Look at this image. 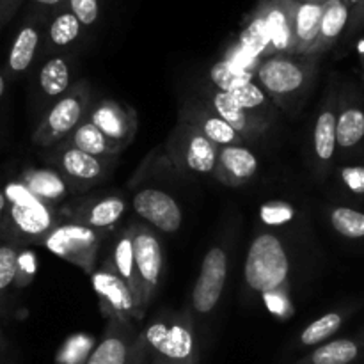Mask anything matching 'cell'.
<instances>
[{
	"instance_id": "cell-1",
	"label": "cell",
	"mask_w": 364,
	"mask_h": 364,
	"mask_svg": "<svg viewBox=\"0 0 364 364\" xmlns=\"http://www.w3.org/2000/svg\"><path fill=\"white\" fill-rule=\"evenodd\" d=\"M139 364H198V343L188 313H162L141 333Z\"/></svg>"
},
{
	"instance_id": "cell-2",
	"label": "cell",
	"mask_w": 364,
	"mask_h": 364,
	"mask_svg": "<svg viewBox=\"0 0 364 364\" xmlns=\"http://www.w3.org/2000/svg\"><path fill=\"white\" fill-rule=\"evenodd\" d=\"M290 259L283 242L272 233H263L252 240L245 258V283L259 294L281 290L288 279Z\"/></svg>"
},
{
	"instance_id": "cell-3",
	"label": "cell",
	"mask_w": 364,
	"mask_h": 364,
	"mask_svg": "<svg viewBox=\"0 0 364 364\" xmlns=\"http://www.w3.org/2000/svg\"><path fill=\"white\" fill-rule=\"evenodd\" d=\"M259 84L274 100L294 98L302 92L311 77V68L295 55H269L256 66Z\"/></svg>"
},
{
	"instance_id": "cell-4",
	"label": "cell",
	"mask_w": 364,
	"mask_h": 364,
	"mask_svg": "<svg viewBox=\"0 0 364 364\" xmlns=\"http://www.w3.org/2000/svg\"><path fill=\"white\" fill-rule=\"evenodd\" d=\"M45 245L59 258L75 263L85 272H92L100 245V235L98 231L85 224L70 223L53 228L46 237Z\"/></svg>"
},
{
	"instance_id": "cell-5",
	"label": "cell",
	"mask_w": 364,
	"mask_h": 364,
	"mask_svg": "<svg viewBox=\"0 0 364 364\" xmlns=\"http://www.w3.org/2000/svg\"><path fill=\"white\" fill-rule=\"evenodd\" d=\"M173 156L174 162L196 174L215 173L217 159H219V146L205 137L199 128L183 117L176 134L173 137Z\"/></svg>"
},
{
	"instance_id": "cell-6",
	"label": "cell",
	"mask_w": 364,
	"mask_h": 364,
	"mask_svg": "<svg viewBox=\"0 0 364 364\" xmlns=\"http://www.w3.org/2000/svg\"><path fill=\"white\" fill-rule=\"evenodd\" d=\"M92 288L98 295L100 308L103 315L110 320H121V322H130V320H142L139 315L137 304L128 284L119 277V274L114 270L110 262L107 259L100 269L91 272Z\"/></svg>"
},
{
	"instance_id": "cell-7",
	"label": "cell",
	"mask_w": 364,
	"mask_h": 364,
	"mask_svg": "<svg viewBox=\"0 0 364 364\" xmlns=\"http://www.w3.org/2000/svg\"><path fill=\"white\" fill-rule=\"evenodd\" d=\"M89 110V91L85 82H78L66 96L59 100L46 116L45 124L39 132L43 144H52L59 139L73 134Z\"/></svg>"
},
{
	"instance_id": "cell-8",
	"label": "cell",
	"mask_w": 364,
	"mask_h": 364,
	"mask_svg": "<svg viewBox=\"0 0 364 364\" xmlns=\"http://www.w3.org/2000/svg\"><path fill=\"white\" fill-rule=\"evenodd\" d=\"M228 277V255L223 247H212L205 255L201 272L192 290V309L208 315L219 304Z\"/></svg>"
},
{
	"instance_id": "cell-9",
	"label": "cell",
	"mask_w": 364,
	"mask_h": 364,
	"mask_svg": "<svg viewBox=\"0 0 364 364\" xmlns=\"http://www.w3.org/2000/svg\"><path fill=\"white\" fill-rule=\"evenodd\" d=\"M141 334L134 331L130 322L110 320L98 345L92 348L85 364H139Z\"/></svg>"
},
{
	"instance_id": "cell-10",
	"label": "cell",
	"mask_w": 364,
	"mask_h": 364,
	"mask_svg": "<svg viewBox=\"0 0 364 364\" xmlns=\"http://www.w3.org/2000/svg\"><path fill=\"white\" fill-rule=\"evenodd\" d=\"M6 198L11 201V217L14 224L25 235L39 237L53 230V215L50 210L25 185H7Z\"/></svg>"
},
{
	"instance_id": "cell-11",
	"label": "cell",
	"mask_w": 364,
	"mask_h": 364,
	"mask_svg": "<svg viewBox=\"0 0 364 364\" xmlns=\"http://www.w3.org/2000/svg\"><path fill=\"white\" fill-rule=\"evenodd\" d=\"M299 2L262 0L256 9L262 13L272 43V55H295V11Z\"/></svg>"
},
{
	"instance_id": "cell-12",
	"label": "cell",
	"mask_w": 364,
	"mask_h": 364,
	"mask_svg": "<svg viewBox=\"0 0 364 364\" xmlns=\"http://www.w3.org/2000/svg\"><path fill=\"white\" fill-rule=\"evenodd\" d=\"M87 116V119L121 149L130 144L137 130L134 110L114 100H102L98 105L89 110Z\"/></svg>"
},
{
	"instance_id": "cell-13",
	"label": "cell",
	"mask_w": 364,
	"mask_h": 364,
	"mask_svg": "<svg viewBox=\"0 0 364 364\" xmlns=\"http://www.w3.org/2000/svg\"><path fill=\"white\" fill-rule=\"evenodd\" d=\"M134 210L137 215L148 220L151 226L156 230L164 231V233H174L180 230L181 220V210L174 198L167 192L159 191V188H144L139 191L134 196Z\"/></svg>"
},
{
	"instance_id": "cell-14",
	"label": "cell",
	"mask_w": 364,
	"mask_h": 364,
	"mask_svg": "<svg viewBox=\"0 0 364 364\" xmlns=\"http://www.w3.org/2000/svg\"><path fill=\"white\" fill-rule=\"evenodd\" d=\"M134 256L139 277L144 291L146 306L153 299L162 274V247L155 235L142 226L134 224Z\"/></svg>"
},
{
	"instance_id": "cell-15",
	"label": "cell",
	"mask_w": 364,
	"mask_h": 364,
	"mask_svg": "<svg viewBox=\"0 0 364 364\" xmlns=\"http://www.w3.org/2000/svg\"><path fill=\"white\" fill-rule=\"evenodd\" d=\"M210 107L219 117H223L231 128L238 132L244 139H255L267 130L269 123L267 117L245 110L244 107L235 102L233 96L220 89H213L210 92Z\"/></svg>"
},
{
	"instance_id": "cell-16",
	"label": "cell",
	"mask_w": 364,
	"mask_h": 364,
	"mask_svg": "<svg viewBox=\"0 0 364 364\" xmlns=\"http://www.w3.org/2000/svg\"><path fill=\"white\" fill-rule=\"evenodd\" d=\"M110 265L114 267L117 274H119L121 279L128 284V288L132 290L135 299V304H137L139 315L141 318H144L146 315V302H144V291H142V283L141 277H139L137 267H135V256H134V226H130L128 230L123 231V235L117 240L116 247H114V255L109 258Z\"/></svg>"
},
{
	"instance_id": "cell-17",
	"label": "cell",
	"mask_w": 364,
	"mask_h": 364,
	"mask_svg": "<svg viewBox=\"0 0 364 364\" xmlns=\"http://www.w3.org/2000/svg\"><path fill=\"white\" fill-rule=\"evenodd\" d=\"M258 173V159L245 146L219 148L215 176L226 185H242Z\"/></svg>"
},
{
	"instance_id": "cell-18",
	"label": "cell",
	"mask_w": 364,
	"mask_h": 364,
	"mask_svg": "<svg viewBox=\"0 0 364 364\" xmlns=\"http://www.w3.org/2000/svg\"><path fill=\"white\" fill-rule=\"evenodd\" d=\"M60 171L77 183V187L84 188L95 185L107 174V164L103 159L92 156L89 153L80 151L75 146H66L59 155Z\"/></svg>"
},
{
	"instance_id": "cell-19",
	"label": "cell",
	"mask_w": 364,
	"mask_h": 364,
	"mask_svg": "<svg viewBox=\"0 0 364 364\" xmlns=\"http://www.w3.org/2000/svg\"><path fill=\"white\" fill-rule=\"evenodd\" d=\"M323 16V2L306 0L297 4L295 11V55L311 57L313 46L320 34Z\"/></svg>"
},
{
	"instance_id": "cell-20",
	"label": "cell",
	"mask_w": 364,
	"mask_h": 364,
	"mask_svg": "<svg viewBox=\"0 0 364 364\" xmlns=\"http://www.w3.org/2000/svg\"><path fill=\"white\" fill-rule=\"evenodd\" d=\"M350 14L352 9L347 0H326L323 2L322 25H320L318 39L313 46V57L327 52L340 39V36L350 23Z\"/></svg>"
},
{
	"instance_id": "cell-21",
	"label": "cell",
	"mask_w": 364,
	"mask_h": 364,
	"mask_svg": "<svg viewBox=\"0 0 364 364\" xmlns=\"http://www.w3.org/2000/svg\"><path fill=\"white\" fill-rule=\"evenodd\" d=\"M185 116L199 128V132L208 141H212L219 148H226V146H244V137L235 128H231L223 117L212 112V110L194 109L188 110Z\"/></svg>"
},
{
	"instance_id": "cell-22",
	"label": "cell",
	"mask_w": 364,
	"mask_h": 364,
	"mask_svg": "<svg viewBox=\"0 0 364 364\" xmlns=\"http://www.w3.org/2000/svg\"><path fill=\"white\" fill-rule=\"evenodd\" d=\"M124 210H127V203L123 199L117 196H109L82 208L77 215V223L85 224L96 231L109 230L123 217Z\"/></svg>"
},
{
	"instance_id": "cell-23",
	"label": "cell",
	"mask_w": 364,
	"mask_h": 364,
	"mask_svg": "<svg viewBox=\"0 0 364 364\" xmlns=\"http://www.w3.org/2000/svg\"><path fill=\"white\" fill-rule=\"evenodd\" d=\"M338 116L331 107L320 112L316 117L315 132H313V148H315V156L322 167H327L331 160L336 155L338 148V135H336Z\"/></svg>"
},
{
	"instance_id": "cell-24",
	"label": "cell",
	"mask_w": 364,
	"mask_h": 364,
	"mask_svg": "<svg viewBox=\"0 0 364 364\" xmlns=\"http://www.w3.org/2000/svg\"><path fill=\"white\" fill-rule=\"evenodd\" d=\"M71 146H75L77 149L89 153L92 156H98V159L117 155L121 151L119 146L109 141L89 119L82 121L75 128V132L71 134Z\"/></svg>"
},
{
	"instance_id": "cell-25",
	"label": "cell",
	"mask_w": 364,
	"mask_h": 364,
	"mask_svg": "<svg viewBox=\"0 0 364 364\" xmlns=\"http://www.w3.org/2000/svg\"><path fill=\"white\" fill-rule=\"evenodd\" d=\"M338 146L343 151L358 148L364 141V109L358 103H348L341 109L336 123Z\"/></svg>"
},
{
	"instance_id": "cell-26",
	"label": "cell",
	"mask_w": 364,
	"mask_h": 364,
	"mask_svg": "<svg viewBox=\"0 0 364 364\" xmlns=\"http://www.w3.org/2000/svg\"><path fill=\"white\" fill-rule=\"evenodd\" d=\"M25 187L43 203L60 201L68 194V185L64 178L50 169L28 171L27 176H25Z\"/></svg>"
},
{
	"instance_id": "cell-27",
	"label": "cell",
	"mask_w": 364,
	"mask_h": 364,
	"mask_svg": "<svg viewBox=\"0 0 364 364\" xmlns=\"http://www.w3.org/2000/svg\"><path fill=\"white\" fill-rule=\"evenodd\" d=\"M361 355V345L354 340H341L323 343L302 364H352Z\"/></svg>"
},
{
	"instance_id": "cell-28",
	"label": "cell",
	"mask_w": 364,
	"mask_h": 364,
	"mask_svg": "<svg viewBox=\"0 0 364 364\" xmlns=\"http://www.w3.org/2000/svg\"><path fill=\"white\" fill-rule=\"evenodd\" d=\"M238 45L252 55L255 59H265V57L272 55V43H270L269 28H267L265 20H263L262 13L258 9L252 14L251 21L245 25L244 32L240 34V43Z\"/></svg>"
},
{
	"instance_id": "cell-29",
	"label": "cell",
	"mask_w": 364,
	"mask_h": 364,
	"mask_svg": "<svg viewBox=\"0 0 364 364\" xmlns=\"http://www.w3.org/2000/svg\"><path fill=\"white\" fill-rule=\"evenodd\" d=\"M39 28L36 25L28 23L25 27H21V31L18 32L16 39H14L13 46H11L9 53V68L13 71H25L31 66L32 59L36 55V50L39 46Z\"/></svg>"
},
{
	"instance_id": "cell-30",
	"label": "cell",
	"mask_w": 364,
	"mask_h": 364,
	"mask_svg": "<svg viewBox=\"0 0 364 364\" xmlns=\"http://www.w3.org/2000/svg\"><path fill=\"white\" fill-rule=\"evenodd\" d=\"M82 27H84V25H82L80 20L75 16L73 11H71L70 7H66V9L59 11V13L52 18V21H50L48 25L50 43H52L53 46H59V48H63V46H70L71 43H75L78 39V36H80L82 32Z\"/></svg>"
},
{
	"instance_id": "cell-31",
	"label": "cell",
	"mask_w": 364,
	"mask_h": 364,
	"mask_svg": "<svg viewBox=\"0 0 364 364\" xmlns=\"http://www.w3.org/2000/svg\"><path fill=\"white\" fill-rule=\"evenodd\" d=\"M39 84L48 96H59L70 87V68L63 57H53L39 73Z\"/></svg>"
},
{
	"instance_id": "cell-32",
	"label": "cell",
	"mask_w": 364,
	"mask_h": 364,
	"mask_svg": "<svg viewBox=\"0 0 364 364\" xmlns=\"http://www.w3.org/2000/svg\"><path fill=\"white\" fill-rule=\"evenodd\" d=\"M331 226L341 237L350 240H361L364 238V213L359 210L348 208V206H336L331 210Z\"/></svg>"
},
{
	"instance_id": "cell-33",
	"label": "cell",
	"mask_w": 364,
	"mask_h": 364,
	"mask_svg": "<svg viewBox=\"0 0 364 364\" xmlns=\"http://www.w3.org/2000/svg\"><path fill=\"white\" fill-rule=\"evenodd\" d=\"M341 326H343V315H341V313H327V315L320 316L318 320L311 322L304 331H302L301 343L306 345V347H315V345L323 343V341L329 340L333 334H336Z\"/></svg>"
},
{
	"instance_id": "cell-34",
	"label": "cell",
	"mask_w": 364,
	"mask_h": 364,
	"mask_svg": "<svg viewBox=\"0 0 364 364\" xmlns=\"http://www.w3.org/2000/svg\"><path fill=\"white\" fill-rule=\"evenodd\" d=\"M210 80L215 85V89L231 92L238 85L252 80V71H244L240 68L233 66L228 59L219 60L210 68Z\"/></svg>"
},
{
	"instance_id": "cell-35",
	"label": "cell",
	"mask_w": 364,
	"mask_h": 364,
	"mask_svg": "<svg viewBox=\"0 0 364 364\" xmlns=\"http://www.w3.org/2000/svg\"><path fill=\"white\" fill-rule=\"evenodd\" d=\"M235 98V102L240 107H244L245 110H251V112L258 114V116L265 117L267 110L270 109L269 96L265 95L263 87H259L255 82H245V84L238 85L233 91L230 92Z\"/></svg>"
},
{
	"instance_id": "cell-36",
	"label": "cell",
	"mask_w": 364,
	"mask_h": 364,
	"mask_svg": "<svg viewBox=\"0 0 364 364\" xmlns=\"http://www.w3.org/2000/svg\"><path fill=\"white\" fill-rule=\"evenodd\" d=\"M92 348L95 347H92V340L89 336L78 334V336L70 338L63 350L59 352L57 364H85Z\"/></svg>"
},
{
	"instance_id": "cell-37",
	"label": "cell",
	"mask_w": 364,
	"mask_h": 364,
	"mask_svg": "<svg viewBox=\"0 0 364 364\" xmlns=\"http://www.w3.org/2000/svg\"><path fill=\"white\" fill-rule=\"evenodd\" d=\"M295 212L287 203H267L259 210V217L269 226H283L294 219Z\"/></svg>"
},
{
	"instance_id": "cell-38",
	"label": "cell",
	"mask_w": 364,
	"mask_h": 364,
	"mask_svg": "<svg viewBox=\"0 0 364 364\" xmlns=\"http://www.w3.org/2000/svg\"><path fill=\"white\" fill-rule=\"evenodd\" d=\"M68 7L73 11L84 27H91L100 18L98 0H68Z\"/></svg>"
},
{
	"instance_id": "cell-39",
	"label": "cell",
	"mask_w": 364,
	"mask_h": 364,
	"mask_svg": "<svg viewBox=\"0 0 364 364\" xmlns=\"http://www.w3.org/2000/svg\"><path fill=\"white\" fill-rule=\"evenodd\" d=\"M18 274V255L11 247H0V290H6Z\"/></svg>"
},
{
	"instance_id": "cell-40",
	"label": "cell",
	"mask_w": 364,
	"mask_h": 364,
	"mask_svg": "<svg viewBox=\"0 0 364 364\" xmlns=\"http://www.w3.org/2000/svg\"><path fill=\"white\" fill-rule=\"evenodd\" d=\"M341 181L345 187L354 194L363 196L364 194V167L363 166H348L343 167L340 173Z\"/></svg>"
},
{
	"instance_id": "cell-41",
	"label": "cell",
	"mask_w": 364,
	"mask_h": 364,
	"mask_svg": "<svg viewBox=\"0 0 364 364\" xmlns=\"http://www.w3.org/2000/svg\"><path fill=\"white\" fill-rule=\"evenodd\" d=\"M348 27H350V32L358 31V28L364 27V0L361 4H359L355 9H352V14H350V23H348Z\"/></svg>"
},
{
	"instance_id": "cell-42",
	"label": "cell",
	"mask_w": 364,
	"mask_h": 364,
	"mask_svg": "<svg viewBox=\"0 0 364 364\" xmlns=\"http://www.w3.org/2000/svg\"><path fill=\"white\" fill-rule=\"evenodd\" d=\"M18 269H23L25 272L34 274L36 270V259L32 252H23V255L18 258Z\"/></svg>"
},
{
	"instance_id": "cell-43",
	"label": "cell",
	"mask_w": 364,
	"mask_h": 364,
	"mask_svg": "<svg viewBox=\"0 0 364 364\" xmlns=\"http://www.w3.org/2000/svg\"><path fill=\"white\" fill-rule=\"evenodd\" d=\"M20 2L21 0H0V18L13 13V11L20 6Z\"/></svg>"
},
{
	"instance_id": "cell-44",
	"label": "cell",
	"mask_w": 364,
	"mask_h": 364,
	"mask_svg": "<svg viewBox=\"0 0 364 364\" xmlns=\"http://www.w3.org/2000/svg\"><path fill=\"white\" fill-rule=\"evenodd\" d=\"M32 2H34L36 6H39V7L53 9V7H60L64 2H68V0H32Z\"/></svg>"
},
{
	"instance_id": "cell-45",
	"label": "cell",
	"mask_w": 364,
	"mask_h": 364,
	"mask_svg": "<svg viewBox=\"0 0 364 364\" xmlns=\"http://www.w3.org/2000/svg\"><path fill=\"white\" fill-rule=\"evenodd\" d=\"M6 194L0 192V219H2V212H4V206H6Z\"/></svg>"
},
{
	"instance_id": "cell-46",
	"label": "cell",
	"mask_w": 364,
	"mask_h": 364,
	"mask_svg": "<svg viewBox=\"0 0 364 364\" xmlns=\"http://www.w3.org/2000/svg\"><path fill=\"white\" fill-rule=\"evenodd\" d=\"M347 2H348V6H350V9H355V7H358L363 0H347Z\"/></svg>"
},
{
	"instance_id": "cell-47",
	"label": "cell",
	"mask_w": 364,
	"mask_h": 364,
	"mask_svg": "<svg viewBox=\"0 0 364 364\" xmlns=\"http://www.w3.org/2000/svg\"><path fill=\"white\" fill-rule=\"evenodd\" d=\"M4 87H6V84H4V78H2V75H0V96H2Z\"/></svg>"
},
{
	"instance_id": "cell-48",
	"label": "cell",
	"mask_w": 364,
	"mask_h": 364,
	"mask_svg": "<svg viewBox=\"0 0 364 364\" xmlns=\"http://www.w3.org/2000/svg\"><path fill=\"white\" fill-rule=\"evenodd\" d=\"M291 2H306V0H291Z\"/></svg>"
},
{
	"instance_id": "cell-49",
	"label": "cell",
	"mask_w": 364,
	"mask_h": 364,
	"mask_svg": "<svg viewBox=\"0 0 364 364\" xmlns=\"http://www.w3.org/2000/svg\"><path fill=\"white\" fill-rule=\"evenodd\" d=\"M320 2H326V0H320Z\"/></svg>"
},
{
	"instance_id": "cell-50",
	"label": "cell",
	"mask_w": 364,
	"mask_h": 364,
	"mask_svg": "<svg viewBox=\"0 0 364 364\" xmlns=\"http://www.w3.org/2000/svg\"><path fill=\"white\" fill-rule=\"evenodd\" d=\"M363 68H364V63H363Z\"/></svg>"
}]
</instances>
